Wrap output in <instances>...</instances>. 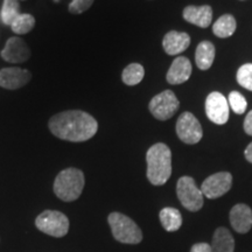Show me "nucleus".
<instances>
[{"mask_svg": "<svg viewBox=\"0 0 252 252\" xmlns=\"http://www.w3.org/2000/svg\"><path fill=\"white\" fill-rule=\"evenodd\" d=\"M34 26H35V19H34L33 15L28 13L19 14L14 19L13 23L11 24L12 31L15 34H27L28 32L33 30Z\"/></svg>", "mask_w": 252, "mask_h": 252, "instance_id": "5701e85b", "label": "nucleus"}, {"mask_svg": "<svg viewBox=\"0 0 252 252\" xmlns=\"http://www.w3.org/2000/svg\"><path fill=\"white\" fill-rule=\"evenodd\" d=\"M49 130L59 139L83 143L91 139L98 130V123L82 110H68L53 116L48 122Z\"/></svg>", "mask_w": 252, "mask_h": 252, "instance_id": "f257e3e1", "label": "nucleus"}, {"mask_svg": "<svg viewBox=\"0 0 252 252\" xmlns=\"http://www.w3.org/2000/svg\"><path fill=\"white\" fill-rule=\"evenodd\" d=\"M160 220H161V224L163 229L168 232L178 231L179 229L181 228L182 225V216L181 213L179 212L175 208L167 207L163 208V209L159 214Z\"/></svg>", "mask_w": 252, "mask_h": 252, "instance_id": "6ab92c4d", "label": "nucleus"}, {"mask_svg": "<svg viewBox=\"0 0 252 252\" xmlns=\"http://www.w3.org/2000/svg\"><path fill=\"white\" fill-rule=\"evenodd\" d=\"M230 223L238 234H247L252 228V210L247 204L239 203L230 212Z\"/></svg>", "mask_w": 252, "mask_h": 252, "instance_id": "ddd939ff", "label": "nucleus"}, {"mask_svg": "<svg viewBox=\"0 0 252 252\" xmlns=\"http://www.w3.org/2000/svg\"><path fill=\"white\" fill-rule=\"evenodd\" d=\"M145 76V69L139 63H131L123 70L122 80L126 86H137Z\"/></svg>", "mask_w": 252, "mask_h": 252, "instance_id": "412c9836", "label": "nucleus"}, {"mask_svg": "<svg viewBox=\"0 0 252 252\" xmlns=\"http://www.w3.org/2000/svg\"><path fill=\"white\" fill-rule=\"evenodd\" d=\"M243 127H244L245 133L249 135H252V110L248 113L247 117H245Z\"/></svg>", "mask_w": 252, "mask_h": 252, "instance_id": "cd10ccee", "label": "nucleus"}, {"mask_svg": "<svg viewBox=\"0 0 252 252\" xmlns=\"http://www.w3.org/2000/svg\"><path fill=\"white\" fill-rule=\"evenodd\" d=\"M190 45V37L184 32L171 31L166 34L162 40L163 50L168 55H178L185 52Z\"/></svg>", "mask_w": 252, "mask_h": 252, "instance_id": "dca6fc26", "label": "nucleus"}, {"mask_svg": "<svg viewBox=\"0 0 252 252\" xmlns=\"http://www.w3.org/2000/svg\"><path fill=\"white\" fill-rule=\"evenodd\" d=\"M35 225L46 235L61 238L68 234L69 219L58 210H45L36 217Z\"/></svg>", "mask_w": 252, "mask_h": 252, "instance_id": "39448f33", "label": "nucleus"}, {"mask_svg": "<svg viewBox=\"0 0 252 252\" xmlns=\"http://www.w3.org/2000/svg\"><path fill=\"white\" fill-rule=\"evenodd\" d=\"M244 156H245V159H247L249 162L252 163V143L249 144V146L245 149Z\"/></svg>", "mask_w": 252, "mask_h": 252, "instance_id": "c85d7f7f", "label": "nucleus"}, {"mask_svg": "<svg viewBox=\"0 0 252 252\" xmlns=\"http://www.w3.org/2000/svg\"><path fill=\"white\" fill-rule=\"evenodd\" d=\"M20 13V4L19 0H4L2 2L1 12H0V18L4 25L11 26L14 19L18 17Z\"/></svg>", "mask_w": 252, "mask_h": 252, "instance_id": "4be33fe9", "label": "nucleus"}, {"mask_svg": "<svg viewBox=\"0 0 252 252\" xmlns=\"http://www.w3.org/2000/svg\"><path fill=\"white\" fill-rule=\"evenodd\" d=\"M190 252H213V250H212V247H210V244L197 243L191 247Z\"/></svg>", "mask_w": 252, "mask_h": 252, "instance_id": "bb28decb", "label": "nucleus"}, {"mask_svg": "<svg viewBox=\"0 0 252 252\" xmlns=\"http://www.w3.org/2000/svg\"><path fill=\"white\" fill-rule=\"evenodd\" d=\"M86 179L81 169L67 168L60 172L54 181V193L60 200L72 202L81 196Z\"/></svg>", "mask_w": 252, "mask_h": 252, "instance_id": "7ed1b4c3", "label": "nucleus"}, {"mask_svg": "<svg viewBox=\"0 0 252 252\" xmlns=\"http://www.w3.org/2000/svg\"><path fill=\"white\" fill-rule=\"evenodd\" d=\"M108 222L116 241L124 244H139L143 241V232L139 226L124 214L111 213Z\"/></svg>", "mask_w": 252, "mask_h": 252, "instance_id": "20e7f679", "label": "nucleus"}, {"mask_svg": "<svg viewBox=\"0 0 252 252\" xmlns=\"http://www.w3.org/2000/svg\"><path fill=\"white\" fill-rule=\"evenodd\" d=\"M94 4V0H72L69 4V12L71 14H81L86 12Z\"/></svg>", "mask_w": 252, "mask_h": 252, "instance_id": "a878e982", "label": "nucleus"}, {"mask_svg": "<svg viewBox=\"0 0 252 252\" xmlns=\"http://www.w3.org/2000/svg\"><path fill=\"white\" fill-rule=\"evenodd\" d=\"M213 252H234L235 239L226 228H219L214 232L212 242Z\"/></svg>", "mask_w": 252, "mask_h": 252, "instance_id": "a211bd4d", "label": "nucleus"}, {"mask_svg": "<svg viewBox=\"0 0 252 252\" xmlns=\"http://www.w3.org/2000/svg\"><path fill=\"white\" fill-rule=\"evenodd\" d=\"M232 186V176L229 172H220L203 181L201 191L208 198H219L228 193Z\"/></svg>", "mask_w": 252, "mask_h": 252, "instance_id": "1a4fd4ad", "label": "nucleus"}, {"mask_svg": "<svg viewBox=\"0 0 252 252\" xmlns=\"http://www.w3.org/2000/svg\"><path fill=\"white\" fill-rule=\"evenodd\" d=\"M191 70H193V68H191L190 61L185 56H179L173 61L171 68L167 71L166 80L173 86L185 83L190 77Z\"/></svg>", "mask_w": 252, "mask_h": 252, "instance_id": "4468645a", "label": "nucleus"}, {"mask_svg": "<svg viewBox=\"0 0 252 252\" xmlns=\"http://www.w3.org/2000/svg\"><path fill=\"white\" fill-rule=\"evenodd\" d=\"M184 19L187 23L201 28H207L212 25L213 8L210 6H187L184 9Z\"/></svg>", "mask_w": 252, "mask_h": 252, "instance_id": "2eb2a0df", "label": "nucleus"}, {"mask_svg": "<svg viewBox=\"0 0 252 252\" xmlns=\"http://www.w3.org/2000/svg\"><path fill=\"white\" fill-rule=\"evenodd\" d=\"M206 113L208 118L217 125H223L229 119V103L220 93L214 91L206 99Z\"/></svg>", "mask_w": 252, "mask_h": 252, "instance_id": "9d476101", "label": "nucleus"}, {"mask_svg": "<svg viewBox=\"0 0 252 252\" xmlns=\"http://www.w3.org/2000/svg\"><path fill=\"white\" fill-rule=\"evenodd\" d=\"M176 194L182 206L189 212H198L203 207V194L194 179L182 176L176 184Z\"/></svg>", "mask_w": 252, "mask_h": 252, "instance_id": "423d86ee", "label": "nucleus"}, {"mask_svg": "<svg viewBox=\"0 0 252 252\" xmlns=\"http://www.w3.org/2000/svg\"><path fill=\"white\" fill-rule=\"evenodd\" d=\"M228 103L232 111L237 113V115H243V113L247 111V99H245L243 94H239L238 91H232V93H230Z\"/></svg>", "mask_w": 252, "mask_h": 252, "instance_id": "b1692460", "label": "nucleus"}, {"mask_svg": "<svg viewBox=\"0 0 252 252\" xmlns=\"http://www.w3.org/2000/svg\"><path fill=\"white\" fill-rule=\"evenodd\" d=\"M31 78L32 74L27 69L4 68L0 70V87L8 90H17L26 86Z\"/></svg>", "mask_w": 252, "mask_h": 252, "instance_id": "f8f14e48", "label": "nucleus"}, {"mask_svg": "<svg viewBox=\"0 0 252 252\" xmlns=\"http://www.w3.org/2000/svg\"><path fill=\"white\" fill-rule=\"evenodd\" d=\"M179 99L172 90H165L151 99L149 109L158 121H167L172 118L179 110Z\"/></svg>", "mask_w": 252, "mask_h": 252, "instance_id": "0eeeda50", "label": "nucleus"}, {"mask_svg": "<svg viewBox=\"0 0 252 252\" xmlns=\"http://www.w3.org/2000/svg\"><path fill=\"white\" fill-rule=\"evenodd\" d=\"M54 1H56V2H58V1H59V0H54Z\"/></svg>", "mask_w": 252, "mask_h": 252, "instance_id": "c756f323", "label": "nucleus"}, {"mask_svg": "<svg viewBox=\"0 0 252 252\" xmlns=\"http://www.w3.org/2000/svg\"><path fill=\"white\" fill-rule=\"evenodd\" d=\"M237 82L244 89L252 91V63H247L238 69Z\"/></svg>", "mask_w": 252, "mask_h": 252, "instance_id": "393cba45", "label": "nucleus"}, {"mask_svg": "<svg viewBox=\"0 0 252 252\" xmlns=\"http://www.w3.org/2000/svg\"><path fill=\"white\" fill-rule=\"evenodd\" d=\"M1 58L6 62L23 63L31 58V49L23 39L13 36L7 40L4 49L1 50Z\"/></svg>", "mask_w": 252, "mask_h": 252, "instance_id": "9b49d317", "label": "nucleus"}, {"mask_svg": "<svg viewBox=\"0 0 252 252\" xmlns=\"http://www.w3.org/2000/svg\"><path fill=\"white\" fill-rule=\"evenodd\" d=\"M236 27V19L231 14H224L213 25V32L216 36L225 39L235 33Z\"/></svg>", "mask_w": 252, "mask_h": 252, "instance_id": "aec40b11", "label": "nucleus"}, {"mask_svg": "<svg viewBox=\"0 0 252 252\" xmlns=\"http://www.w3.org/2000/svg\"><path fill=\"white\" fill-rule=\"evenodd\" d=\"M176 134L182 143L188 145L197 144L202 139V126L193 113L184 112L176 122Z\"/></svg>", "mask_w": 252, "mask_h": 252, "instance_id": "6e6552de", "label": "nucleus"}, {"mask_svg": "<svg viewBox=\"0 0 252 252\" xmlns=\"http://www.w3.org/2000/svg\"><path fill=\"white\" fill-rule=\"evenodd\" d=\"M147 179L154 186L165 185L172 175V152L163 143L154 144L146 153Z\"/></svg>", "mask_w": 252, "mask_h": 252, "instance_id": "f03ea898", "label": "nucleus"}, {"mask_svg": "<svg viewBox=\"0 0 252 252\" xmlns=\"http://www.w3.org/2000/svg\"><path fill=\"white\" fill-rule=\"evenodd\" d=\"M215 60V46L210 41H202L195 52V62L198 69L208 70Z\"/></svg>", "mask_w": 252, "mask_h": 252, "instance_id": "f3484780", "label": "nucleus"}]
</instances>
